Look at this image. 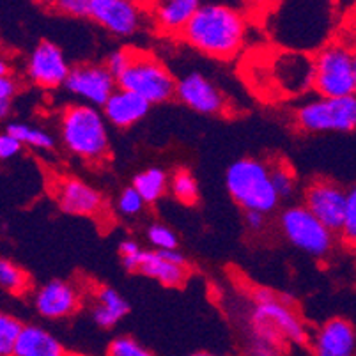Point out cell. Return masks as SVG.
I'll list each match as a JSON object with an SVG mask.
<instances>
[{
	"instance_id": "cell-1",
	"label": "cell",
	"mask_w": 356,
	"mask_h": 356,
	"mask_svg": "<svg viewBox=\"0 0 356 356\" xmlns=\"http://www.w3.org/2000/svg\"><path fill=\"white\" fill-rule=\"evenodd\" d=\"M247 24L238 9L225 4H200L181 40L213 59H232L245 43Z\"/></svg>"
},
{
	"instance_id": "cell-2",
	"label": "cell",
	"mask_w": 356,
	"mask_h": 356,
	"mask_svg": "<svg viewBox=\"0 0 356 356\" xmlns=\"http://www.w3.org/2000/svg\"><path fill=\"white\" fill-rule=\"evenodd\" d=\"M60 140L67 153L87 163H105L110 156L106 119L96 106L73 103L63 110L59 121Z\"/></svg>"
},
{
	"instance_id": "cell-3",
	"label": "cell",
	"mask_w": 356,
	"mask_h": 356,
	"mask_svg": "<svg viewBox=\"0 0 356 356\" xmlns=\"http://www.w3.org/2000/svg\"><path fill=\"white\" fill-rule=\"evenodd\" d=\"M225 186L239 208L270 215L280 202L271 183L270 165L257 158H239L229 165Z\"/></svg>"
},
{
	"instance_id": "cell-4",
	"label": "cell",
	"mask_w": 356,
	"mask_h": 356,
	"mask_svg": "<svg viewBox=\"0 0 356 356\" xmlns=\"http://www.w3.org/2000/svg\"><path fill=\"white\" fill-rule=\"evenodd\" d=\"M118 87L135 92L151 105H158L176 98L177 80L153 54L134 50L131 64L118 79Z\"/></svg>"
},
{
	"instance_id": "cell-5",
	"label": "cell",
	"mask_w": 356,
	"mask_h": 356,
	"mask_svg": "<svg viewBox=\"0 0 356 356\" xmlns=\"http://www.w3.org/2000/svg\"><path fill=\"white\" fill-rule=\"evenodd\" d=\"M252 303L250 325L273 330L287 344L303 346L309 342V330L289 300L270 289L257 287L252 293Z\"/></svg>"
},
{
	"instance_id": "cell-6",
	"label": "cell",
	"mask_w": 356,
	"mask_h": 356,
	"mask_svg": "<svg viewBox=\"0 0 356 356\" xmlns=\"http://www.w3.org/2000/svg\"><path fill=\"white\" fill-rule=\"evenodd\" d=\"M319 98H348L356 95L355 54L341 44L323 47L314 57V86Z\"/></svg>"
},
{
	"instance_id": "cell-7",
	"label": "cell",
	"mask_w": 356,
	"mask_h": 356,
	"mask_svg": "<svg viewBox=\"0 0 356 356\" xmlns=\"http://www.w3.org/2000/svg\"><path fill=\"white\" fill-rule=\"evenodd\" d=\"M296 128L305 134H349L356 129V95L314 98L294 112Z\"/></svg>"
},
{
	"instance_id": "cell-8",
	"label": "cell",
	"mask_w": 356,
	"mask_h": 356,
	"mask_svg": "<svg viewBox=\"0 0 356 356\" xmlns=\"http://www.w3.org/2000/svg\"><path fill=\"white\" fill-rule=\"evenodd\" d=\"M280 231L284 238L298 250L312 257L323 259L332 252L335 232L325 227L305 206H289L280 213Z\"/></svg>"
},
{
	"instance_id": "cell-9",
	"label": "cell",
	"mask_w": 356,
	"mask_h": 356,
	"mask_svg": "<svg viewBox=\"0 0 356 356\" xmlns=\"http://www.w3.org/2000/svg\"><path fill=\"white\" fill-rule=\"evenodd\" d=\"M64 87L86 105L103 108L110 96L118 90V80L105 64H76L71 67Z\"/></svg>"
},
{
	"instance_id": "cell-10",
	"label": "cell",
	"mask_w": 356,
	"mask_h": 356,
	"mask_svg": "<svg viewBox=\"0 0 356 356\" xmlns=\"http://www.w3.org/2000/svg\"><path fill=\"white\" fill-rule=\"evenodd\" d=\"M303 206L330 231L341 232L348 206V192L330 179H316L307 186Z\"/></svg>"
},
{
	"instance_id": "cell-11",
	"label": "cell",
	"mask_w": 356,
	"mask_h": 356,
	"mask_svg": "<svg viewBox=\"0 0 356 356\" xmlns=\"http://www.w3.org/2000/svg\"><path fill=\"white\" fill-rule=\"evenodd\" d=\"M89 20L119 38L140 31L144 9L131 0H89Z\"/></svg>"
},
{
	"instance_id": "cell-12",
	"label": "cell",
	"mask_w": 356,
	"mask_h": 356,
	"mask_svg": "<svg viewBox=\"0 0 356 356\" xmlns=\"http://www.w3.org/2000/svg\"><path fill=\"white\" fill-rule=\"evenodd\" d=\"M71 66L66 55L51 41H40L27 60V76L41 89H59L66 86Z\"/></svg>"
},
{
	"instance_id": "cell-13",
	"label": "cell",
	"mask_w": 356,
	"mask_h": 356,
	"mask_svg": "<svg viewBox=\"0 0 356 356\" xmlns=\"http://www.w3.org/2000/svg\"><path fill=\"white\" fill-rule=\"evenodd\" d=\"M82 294L76 286L63 278H54L34 293V309L44 319H66L79 312Z\"/></svg>"
},
{
	"instance_id": "cell-14",
	"label": "cell",
	"mask_w": 356,
	"mask_h": 356,
	"mask_svg": "<svg viewBox=\"0 0 356 356\" xmlns=\"http://www.w3.org/2000/svg\"><path fill=\"white\" fill-rule=\"evenodd\" d=\"M176 98L188 108L195 110L197 114L218 115L225 112V96L222 90L197 71L177 80Z\"/></svg>"
},
{
	"instance_id": "cell-15",
	"label": "cell",
	"mask_w": 356,
	"mask_h": 356,
	"mask_svg": "<svg viewBox=\"0 0 356 356\" xmlns=\"http://www.w3.org/2000/svg\"><path fill=\"white\" fill-rule=\"evenodd\" d=\"M273 80L286 95H303L314 86V59L300 50H286L273 60Z\"/></svg>"
},
{
	"instance_id": "cell-16",
	"label": "cell",
	"mask_w": 356,
	"mask_h": 356,
	"mask_svg": "<svg viewBox=\"0 0 356 356\" xmlns=\"http://www.w3.org/2000/svg\"><path fill=\"white\" fill-rule=\"evenodd\" d=\"M135 273L153 278L165 287H181L188 278V261L183 252L144 250Z\"/></svg>"
},
{
	"instance_id": "cell-17",
	"label": "cell",
	"mask_w": 356,
	"mask_h": 356,
	"mask_svg": "<svg viewBox=\"0 0 356 356\" xmlns=\"http://www.w3.org/2000/svg\"><path fill=\"white\" fill-rule=\"evenodd\" d=\"M54 199L60 211L73 216H96L103 209V195L79 177H64L54 186Z\"/></svg>"
},
{
	"instance_id": "cell-18",
	"label": "cell",
	"mask_w": 356,
	"mask_h": 356,
	"mask_svg": "<svg viewBox=\"0 0 356 356\" xmlns=\"http://www.w3.org/2000/svg\"><path fill=\"white\" fill-rule=\"evenodd\" d=\"M312 356H356V330L348 319L332 317L312 339Z\"/></svg>"
},
{
	"instance_id": "cell-19",
	"label": "cell",
	"mask_w": 356,
	"mask_h": 356,
	"mask_svg": "<svg viewBox=\"0 0 356 356\" xmlns=\"http://www.w3.org/2000/svg\"><path fill=\"white\" fill-rule=\"evenodd\" d=\"M149 108H151V103L145 102L144 98L118 87V90L105 103L102 112L106 122L115 128H131L147 115Z\"/></svg>"
},
{
	"instance_id": "cell-20",
	"label": "cell",
	"mask_w": 356,
	"mask_h": 356,
	"mask_svg": "<svg viewBox=\"0 0 356 356\" xmlns=\"http://www.w3.org/2000/svg\"><path fill=\"white\" fill-rule=\"evenodd\" d=\"M199 8L200 2L197 0H165L154 4L153 22L163 34L181 35Z\"/></svg>"
},
{
	"instance_id": "cell-21",
	"label": "cell",
	"mask_w": 356,
	"mask_h": 356,
	"mask_svg": "<svg viewBox=\"0 0 356 356\" xmlns=\"http://www.w3.org/2000/svg\"><path fill=\"white\" fill-rule=\"evenodd\" d=\"M129 312V303L119 291L110 286H98L92 293L90 317L99 328H114Z\"/></svg>"
},
{
	"instance_id": "cell-22",
	"label": "cell",
	"mask_w": 356,
	"mask_h": 356,
	"mask_svg": "<svg viewBox=\"0 0 356 356\" xmlns=\"http://www.w3.org/2000/svg\"><path fill=\"white\" fill-rule=\"evenodd\" d=\"M15 356H67L59 339L40 325H25Z\"/></svg>"
},
{
	"instance_id": "cell-23",
	"label": "cell",
	"mask_w": 356,
	"mask_h": 356,
	"mask_svg": "<svg viewBox=\"0 0 356 356\" xmlns=\"http://www.w3.org/2000/svg\"><path fill=\"white\" fill-rule=\"evenodd\" d=\"M131 186L137 190L145 204H154L170 188V177L167 176L163 168L149 167L134 177Z\"/></svg>"
},
{
	"instance_id": "cell-24",
	"label": "cell",
	"mask_w": 356,
	"mask_h": 356,
	"mask_svg": "<svg viewBox=\"0 0 356 356\" xmlns=\"http://www.w3.org/2000/svg\"><path fill=\"white\" fill-rule=\"evenodd\" d=\"M6 131L9 135L20 140L22 145H29L32 149H41V151H50L55 147L54 135L48 134L47 129L32 126L29 122H9L6 126Z\"/></svg>"
},
{
	"instance_id": "cell-25",
	"label": "cell",
	"mask_w": 356,
	"mask_h": 356,
	"mask_svg": "<svg viewBox=\"0 0 356 356\" xmlns=\"http://www.w3.org/2000/svg\"><path fill=\"white\" fill-rule=\"evenodd\" d=\"M168 190L172 192L174 199L184 206H195L199 202V181L186 168H177L170 176V188Z\"/></svg>"
},
{
	"instance_id": "cell-26",
	"label": "cell",
	"mask_w": 356,
	"mask_h": 356,
	"mask_svg": "<svg viewBox=\"0 0 356 356\" xmlns=\"http://www.w3.org/2000/svg\"><path fill=\"white\" fill-rule=\"evenodd\" d=\"M31 286L29 273L16 264L11 259H2L0 261V287L8 294L20 296Z\"/></svg>"
},
{
	"instance_id": "cell-27",
	"label": "cell",
	"mask_w": 356,
	"mask_h": 356,
	"mask_svg": "<svg viewBox=\"0 0 356 356\" xmlns=\"http://www.w3.org/2000/svg\"><path fill=\"white\" fill-rule=\"evenodd\" d=\"M25 325L13 314H0V356H15Z\"/></svg>"
},
{
	"instance_id": "cell-28",
	"label": "cell",
	"mask_w": 356,
	"mask_h": 356,
	"mask_svg": "<svg viewBox=\"0 0 356 356\" xmlns=\"http://www.w3.org/2000/svg\"><path fill=\"white\" fill-rule=\"evenodd\" d=\"M286 342L273 337H264L259 333L248 332L247 348L245 355L247 356H284L286 353Z\"/></svg>"
},
{
	"instance_id": "cell-29",
	"label": "cell",
	"mask_w": 356,
	"mask_h": 356,
	"mask_svg": "<svg viewBox=\"0 0 356 356\" xmlns=\"http://www.w3.org/2000/svg\"><path fill=\"white\" fill-rule=\"evenodd\" d=\"M270 172L277 195L280 199H289L296 188V177H294V172L291 170L289 165L284 163V161H277V163L270 165Z\"/></svg>"
},
{
	"instance_id": "cell-30",
	"label": "cell",
	"mask_w": 356,
	"mask_h": 356,
	"mask_svg": "<svg viewBox=\"0 0 356 356\" xmlns=\"http://www.w3.org/2000/svg\"><path fill=\"white\" fill-rule=\"evenodd\" d=\"M145 238L151 243L153 250H176L179 245L177 234L165 223L154 222L145 231Z\"/></svg>"
},
{
	"instance_id": "cell-31",
	"label": "cell",
	"mask_w": 356,
	"mask_h": 356,
	"mask_svg": "<svg viewBox=\"0 0 356 356\" xmlns=\"http://www.w3.org/2000/svg\"><path fill=\"white\" fill-rule=\"evenodd\" d=\"M106 356H156L153 351H149L145 346L135 341L134 337L121 335L115 337L114 341H110Z\"/></svg>"
},
{
	"instance_id": "cell-32",
	"label": "cell",
	"mask_w": 356,
	"mask_h": 356,
	"mask_svg": "<svg viewBox=\"0 0 356 356\" xmlns=\"http://www.w3.org/2000/svg\"><path fill=\"white\" fill-rule=\"evenodd\" d=\"M341 239L346 247L356 248V184L348 190V206H346L344 225L341 229Z\"/></svg>"
},
{
	"instance_id": "cell-33",
	"label": "cell",
	"mask_w": 356,
	"mask_h": 356,
	"mask_svg": "<svg viewBox=\"0 0 356 356\" xmlns=\"http://www.w3.org/2000/svg\"><path fill=\"white\" fill-rule=\"evenodd\" d=\"M145 202L140 195H138L137 190L134 186H129V188H124L118 197V211L121 213L122 216H137L140 215L142 209H144Z\"/></svg>"
},
{
	"instance_id": "cell-34",
	"label": "cell",
	"mask_w": 356,
	"mask_h": 356,
	"mask_svg": "<svg viewBox=\"0 0 356 356\" xmlns=\"http://www.w3.org/2000/svg\"><path fill=\"white\" fill-rule=\"evenodd\" d=\"M131 59H134V50H131V48H119V50L112 51V54L106 57L105 66L110 73L114 74L115 80H118L119 76L128 70L129 64H131Z\"/></svg>"
},
{
	"instance_id": "cell-35",
	"label": "cell",
	"mask_w": 356,
	"mask_h": 356,
	"mask_svg": "<svg viewBox=\"0 0 356 356\" xmlns=\"http://www.w3.org/2000/svg\"><path fill=\"white\" fill-rule=\"evenodd\" d=\"M16 92H18V82L13 79V74L9 76H0V118L6 119L11 110V103L15 99Z\"/></svg>"
},
{
	"instance_id": "cell-36",
	"label": "cell",
	"mask_w": 356,
	"mask_h": 356,
	"mask_svg": "<svg viewBox=\"0 0 356 356\" xmlns=\"http://www.w3.org/2000/svg\"><path fill=\"white\" fill-rule=\"evenodd\" d=\"M50 6L57 13L73 18H89V0H57Z\"/></svg>"
},
{
	"instance_id": "cell-37",
	"label": "cell",
	"mask_w": 356,
	"mask_h": 356,
	"mask_svg": "<svg viewBox=\"0 0 356 356\" xmlns=\"http://www.w3.org/2000/svg\"><path fill=\"white\" fill-rule=\"evenodd\" d=\"M22 142L16 140L13 135H9L8 131H4V134L0 135V158L2 160H11V158H15L16 154H20L22 151Z\"/></svg>"
},
{
	"instance_id": "cell-38",
	"label": "cell",
	"mask_w": 356,
	"mask_h": 356,
	"mask_svg": "<svg viewBox=\"0 0 356 356\" xmlns=\"http://www.w3.org/2000/svg\"><path fill=\"white\" fill-rule=\"evenodd\" d=\"M245 225L250 232L254 234H259L266 229L268 225V215L259 211H245Z\"/></svg>"
},
{
	"instance_id": "cell-39",
	"label": "cell",
	"mask_w": 356,
	"mask_h": 356,
	"mask_svg": "<svg viewBox=\"0 0 356 356\" xmlns=\"http://www.w3.org/2000/svg\"><path fill=\"white\" fill-rule=\"evenodd\" d=\"M142 250H144V248H142L140 245H138V241H135V239H124V241H121V245H119V255H121V261L135 257V255L140 254Z\"/></svg>"
},
{
	"instance_id": "cell-40",
	"label": "cell",
	"mask_w": 356,
	"mask_h": 356,
	"mask_svg": "<svg viewBox=\"0 0 356 356\" xmlns=\"http://www.w3.org/2000/svg\"><path fill=\"white\" fill-rule=\"evenodd\" d=\"M188 356H220V355H215V353H209V351H197V353H192V355Z\"/></svg>"
},
{
	"instance_id": "cell-41",
	"label": "cell",
	"mask_w": 356,
	"mask_h": 356,
	"mask_svg": "<svg viewBox=\"0 0 356 356\" xmlns=\"http://www.w3.org/2000/svg\"><path fill=\"white\" fill-rule=\"evenodd\" d=\"M355 74H356V54H355Z\"/></svg>"
}]
</instances>
